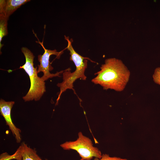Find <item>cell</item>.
Here are the masks:
<instances>
[{
  "label": "cell",
  "instance_id": "cell-1",
  "mask_svg": "<svg viewBox=\"0 0 160 160\" xmlns=\"http://www.w3.org/2000/svg\"><path fill=\"white\" fill-rule=\"evenodd\" d=\"M100 70L95 73L96 76L92 82L102 86L103 89L121 92L129 79L130 72L122 61L115 58L106 59Z\"/></svg>",
  "mask_w": 160,
  "mask_h": 160
},
{
  "label": "cell",
  "instance_id": "cell-2",
  "mask_svg": "<svg viewBox=\"0 0 160 160\" xmlns=\"http://www.w3.org/2000/svg\"><path fill=\"white\" fill-rule=\"evenodd\" d=\"M67 49L70 52V60L74 63L76 66V70L73 72H71V69L69 68L65 70L63 73V81L57 84V86L60 88V91L58 93L56 103H58L62 93L67 89L72 90L74 94L76 95L73 88V84L79 79L83 80L86 79L87 77L85 75V72L87 67V60L92 61L89 58L84 57L76 52L72 45H68Z\"/></svg>",
  "mask_w": 160,
  "mask_h": 160
},
{
  "label": "cell",
  "instance_id": "cell-3",
  "mask_svg": "<svg viewBox=\"0 0 160 160\" xmlns=\"http://www.w3.org/2000/svg\"><path fill=\"white\" fill-rule=\"evenodd\" d=\"M21 50L25 57V62L19 68L25 70L29 76L31 82L28 91L23 98L25 102L33 100L37 101L46 92L45 82L41 77L38 76L37 67L33 66L35 56L33 53L26 47H22Z\"/></svg>",
  "mask_w": 160,
  "mask_h": 160
},
{
  "label": "cell",
  "instance_id": "cell-4",
  "mask_svg": "<svg viewBox=\"0 0 160 160\" xmlns=\"http://www.w3.org/2000/svg\"><path fill=\"white\" fill-rule=\"evenodd\" d=\"M78 137L75 141H66L60 145L64 150L76 151L81 157L80 160H90L93 157L100 159L102 154L100 150L93 146L92 142L89 137L79 132Z\"/></svg>",
  "mask_w": 160,
  "mask_h": 160
},
{
  "label": "cell",
  "instance_id": "cell-5",
  "mask_svg": "<svg viewBox=\"0 0 160 160\" xmlns=\"http://www.w3.org/2000/svg\"><path fill=\"white\" fill-rule=\"evenodd\" d=\"M36 41L41 45L44 51L42 55H40L38 56V60L40 62V64L38 65V73L41 72L43 73V75L41 78L44 81L53 77H60V74L63 73L65 70L57 72L55 73H50L49 71H52L53 68L51 65L49 59L50 56L52 55H55L56 58L59 59L63 52V50L57 52L55 49L53 50L47 49L44 47L43 42L41 43L39 41Z\"/></svg>",
  "mask_w": 160,
  "mask_h": 160
},
{
  "label": "cell",
  "instance_id": "cell-6",
  "mask_svg": "<svg viewBox=\"0 0 160 160\" xmlns=\"http://www.w3.org/2000/svg\"><path fill=\"white\" fill-rule=\"evenodd\" d=\"M14 104V101H6L1 99L0 100V112L1 115L5 120L6 125L9 127L15 137L17 142L19 143L21 140V130L14 124L11 116V109Z\"/></svg>",
  "mask_w": 160,
  "mask_h": 160
},
{
  "label": "cell",
  "instance_id": "cell-7",
  "mask_svg": "<svg viewBox=\"0 0 160 160\" xmlns=\"http://www.w3.org/2000/svg\"><path fill=\"white\" fill-rule=\"evenodd\" d=\"M29 0H0V15L9 19V17L18 8Z\"/></svg>",
  "mask_w": 160,
  "mask_h": 160
},
{
  "label": "cell",
  "instance_id": "cell-8",
  "mask_svg": "<svg viewBox=\"0 0 160 160\" xmlns=\"http://www.w3.org/2000/svg\"><path fill=\"white\" fill-rule=\"evenodd\" d=\"M21 145L22 148L21 160H48L47 159H42L37 154L35 149L31 148L24 142Z\"/></svg>",
  "mask_w": 160,
  "mask_h": 160
},
{
  "label": "cell",
  "instance_id": "cell-9",
  "mask_svg": "<svg viewBox=\"0 0 160 160\" xmlns=\"http://www.w3.org/2000/svg\"><path fill=\"white\" fill-rule=\"evenodd\" d=\"M22 148L21 145L18 148L15 153L10 155L6 152L1 153L0 155V160H21Z\"/></svg>",
  "mask_w": 160,
  "mask_h": 160
},
{
  "label": "cell",
  "instance_id": "cell-10",
  "mask_svg": "<svg viewBox=\"0 0 160 160\" xmlns=\"http://www.w3.org/2000/svg\"><path fill=\"white\" fill-rule=\"evenodd\" d=\"M8 19L5 16L0 15V49L4 44H1L2 38L7 35L8 33L7 31V21Z\"/></svg>",
  "mask_w": 160,
  "mask_h": 160
},
{
  "label": "cell",
  "instance_id": "cell-11",
  "mask_svg": "<svg viewBox=\"0 0 160 160\" xmlns=\"http://www.w3.org/2000/svg\"><path fill=\"white\" fill-rule=\"evenodd\" d=\"M90 160H127V159L116 156H110L108 154L105 153L102 154L101 157L100 159L95 158L94 159Z\"/></svg>",
  "mask_w": 160,
  "mask_h": 160
},
{
  "label": "cell",
  "instance_id": "cell-12",
  "mask_svg": "<svg viewBox=\"0 0 160 160\" xmlns=\"http://www.w3.org/2000/svg\"><path fill=\"white\" fill-rule=\"evenodd\" d=\"M152 77L154 82L160 85V67L155 69Z\"/></svg>",
  "mask_w": 160,
  "mask_h": 160
}]
</instances>
